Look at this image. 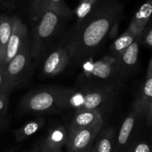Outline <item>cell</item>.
<instances>
[{
	"mask_svg": "<svg viewBox=\"0 0 152 152\" xmlns=\"http://www.w3.org/2000/svg\"><path fill=\"white\" fill-rule=\"evenodd\" d=\"M116 96V88L105 85L79 88H60L59 110H96L102 114L111 109Z\"/></svg>",
	"mask_w": 152,
	"mask_h": 152,
	"instance_id": "7a4b0ae2",
	"label": "cell"
},
{
	"mask_svg": "<svg viewBox=\"0 0 152 152\" xmlns=\"http://www.w3.org/2000/svg\"><path fill=\"white\" fill-rule=\"evenodd\" d=\"M139 39L140 43H142L145 46L151 48L152 46V28L151 25L148 24L145 27L141 34L137 37Z\"/></svg>",
	"mask_w": 152,
	"mask_h": 152,
	"instance_id": "7402d4cb",
	"label": "cell"
},
{
	"mask_svg": "<svg viewBox=\"0 0 152 152\" xmlns=\"http://www.w3.org/2000/svg\"><path fill=\"white\" fill-rule=\"evenodd\" d=\"M31 59L30 39L28 37L16 56L4 67L13 89L15 88L22 80V77L28 70Z\"/></svg>",
	"mask_w": 152,
	"mask_h": 152,
	"instance_id": "52a82bcc",
	"label": "cell"
},
{
	"mask_svg": "<svg viewBox=\"0 0 152 152\" xmlns=\"http://www.w3.org/2000/svg\"><path fill=\"white\" fill-rule=\"evenodd\" d=\"M19 147L16 146V147H13V148H10V149H7V151H4V152H18L19 151Z\"/></svg>",
	"mask_w": 152,
	"mask_h": 152,
	"instance_id": "83f0119b",
	"label": "cell"
},
{
	"mask_svg": "<svg viewBox=\"0 0 152 152\" xmlns=\"http://www.w3.org/2000/svg\"><path fill=\"white\" fill-rule=\"evenodd\" d=\"M45 123V120L43 117H39L35 120H31L25 123L22 127L13 131L15 137V141L16 142H21L28 139L41 130Z\"/></svg>",
	"mask_w": 152,
	"mask_h": 152,
	"instance_id": "e0dca14e",
	"label": "cell"
},
{
	"mask_svg": "<svg viewBox=\"0 0 152 152\" xmlns=\"http://www.w3.org/2000/svg\"><path fill=\"white\" fill-rule=\"evenodd\" d=\"M140 42L137 37L134 41L118 56H115L116 63L123 77L137 65L139 57Z\"/></svg>",
	"mask_w": 152,
	"mask_h": 152,
	"instance_id": "8fae6325",
	"label": "cell"
},
{
	"mask_svg": "<svg viewBox=\"0 0 152 152\" xmlns=\"http://www.w3.org/2000/svg\"><path fill=\"white\" fill-rule=\"evenodd\" d=\"M25 152H62L60 150H51L45 146L41 141L36 143L34 146Z\"/></svg>",
	"mask_w": 152,
	"mask_h": 152,
	"instance_id": "484cf974",
	"label": "cell"
},
{
	"mask_svg": "<svg viewBox=\"0 0 152 152\" xmlns=\"http://www.w3.org/2000/svg\"><path fill=\"white\" fill-rule=\"evenodd\" d=\"M68 129L88 127L104 123L102 114L96 110H77Z\"/></svg>",
	"mask_w": 152,
	"mask_h": 152,
	"instance_id": "4fadbf2b",
	"label": "cell"
},
{
	"mask_svg": "<svg viewBox=\"0 0 152 152\" xmlns=\"http://www.w3.org/2000/svg\"><path fill=\"white\" fill-rule=\"evenodd\" d=\"M152 13V0H146L139 7L132 17L127 31L132 32L137 37L145 27L149 23Z\"/></svg>",
	"mask_w": 152,
	"mask_h": 152,
	"instance_id": "5bb4252c",
	"label": "cell"
},
{
	"mask_svg": "<svg viewBox=\"0 0 152 152\" xmlns=\"http://www.w3.org/2000/svg\"><path fill=\"white\" fill-rule=\"evenodd\" d=\"M92 152H115V132L113 128H102L95 139Z\"/></svg>",
	"mask_w": 152,
	"mask_h": 152,
	"instance_id": "9a60e30c",
	"label": "cell"
},
{
	"mask_svg": "<svg viewBox=\"0 0 152 152\" xmlns=\"http://www.w3.org/2000/svg\"><path fill=\"white\" fill-rule=\"evenodd\" d=\"M88 152H89V151H88Z\"/></svg>",
	"mask_w": 152,
	"mask_h": 152,
	"instance_id": "1f68e13d",
	"label": "cell"
},
{
	"mask_svg": "<svg viewBox=\"0 0 152 152\" xmlns=\"http://www.w3.org/2000/svg\"><path fill=\"white\" fill-rule=\"evenodd\" d=\"M129 152H151V146L146 141H138L134 144Z\"/></svg>",
	"mask_w": 152,
	"mask_h": 152,
	"instance_id": "d4e9b609",
	"label": "cell"
},
{
	"mask_svg": "<svg viewBox=\"0 0 152 152\" xmlns=\"http://www.w3.org/2000/svg\"><path fill=\"white\" fill-rule=\"evenodd\" d=\"M44 3L46 6L50 7L51 10H54L61 18H67L69 19L74 16L73 10L67 5L65 0H39L37 3Z\"/></svg>",
	"mask_w": 152,
	"mask_h": 152,
	"instance_id": "44dd1931",
	"label": "cell"
},
{
	"mask_svg": "<svg viewBox=\"0 0 152 152\" xmlns=\"http://www.w3.org/2000/svg\"><path fill=\"white\" fill-rule=\"evenodd\" d=\"M97 1L98 0H80L79 4L73 11L74 15H75L77 17L76 28L80 26L84 22L85 19L94 8Z\"/></svg>",
	"mask_w": 152,
	"mask_h": 152,
	"instance_id": "ffe728a7",
	"label": "cell"
},
{
	"mask_svg": "<svg viewBox=\"0 0 152 152\" xmlns=\"http://www.w3.org/2000/svg\"><path fill=\"white\" fill-rule=\"evenodd\" d=\"M9 94L10 92L0 93V119L4 118L9 104Z\"/></svg>",
	"mask_w": 152,
	"mask_h": 152,
	"instance_id": "cb8c5ba5",
	"label": "cell"
},
{
	"mask_svg": "<svg viewBox=\"0 0 152 152\" xmlns=\"http://www.w3.org/2000/svg\"><path fill=\"white\" fill-rule=\"evenodd\" d=\"M0 3L7 7H14L16 0H0Z\"/></svg>",
	"mask_w": 152,
	"mask_h": 152,
	"instance_id": "4316f807",
	"label": "cell"
},
{
	"mask_svg": "<svg viewBox=\"0 0 152 152\" xmlns=\"http://www.w3.org/2000/svg\"><path fill=\"white\" fill-rule=\"evenodd\" d=\"M136 37L137 36L134 34L126 30L118 38L116 39L111 45L112 56L114 57L118 56L134 41Z\"/></svg>",
	"mask_w": 152,
	"mask_h": 152,
	"instance_id": "d6986e66",
	"label": "cell"
},
{
	"mask_svg": "<svg viewBox=\"0 0 152 152\" xmlns=\"http://www.w3.org/2000/svg\"><path fill=\"white\" fill-rule=\"evenodd\" d=\"M28 37V27L19 18L15 16L13 29L6 48L2 66L4 67L18 53L25 40Z\"/></svg>",
	"mask_w": 152,
	"mask_h": 152,
	"instance_id": "9c48e42d",
	"label": "cell"
},
{
	"mask_svg": "<svg viewBox=\"0 0 152 152\" xmlns=\"http://www.w3.org/2000/svg\"><path fill=\"white\" fill-rule=\"evenodd\" d=\"M14 19L15 16H0V65L1 66Z\"/></svg>",
	"mask_w": 152,
	"mask_h": 152,
	"instance_id": "ac0fdd59",
	"label": "cell"
},
{
	"mask_svg": "<svg viewBox=\"0 0 152 152\" xmlns=\"http://www.w3.org/2000/svg\"><path fill=\"white\" fill-rule=\"evenodd\" d=\"M132 109L144 117L146 126H151L152 123V59H150L145 74V81L140 92L135 99Z\"/></svg>",
	"mask_w": 152,
	"mask_h": 152,
	"instance_id": "ba28073f",
	"label": "cell"
},
{
	"mask_svg": "<svg viewBox=\"0 0 152 152\" xmlns=\"http://www.w3.org/2000/svg\"><path fill=\"white\" fill-rule=\"evenodd\" d=\"M39 1V0H31V4H34V3L37 2V1Z\"/></svg>",
	"mask_w": 152,
	"mask_h": 152,
	"instance_id": "f546056e",
	"label": "cell"
},
{
	"mask_svg": "<svg viewBox=\"0 0 152 152\" xmlns=\"http://www.w3.org/2000/svg\"><path fill=\"white\" fill-rule=\"evenodd\" d=\"M11 90H13V88L9 82L4 68L0 65V93L10 92Z\"/></svg>",
	"mask_w": 152,
	"mask_h": 152,
	"instance_id": "603a6c76",
	"label": "cell"
},
{
	"mask_svg": "<svg viewBox=\"0 0 152 152\" xmlns=\"http://www.w3.org/2000/svg\"><path fill=\"white\" fill-rule=\"evenodd\" d=\"M123 12V4L118 0H98L65 45L71 60L79 62L91 56L113 27L118 25Z\"/></svg>",
	"mask_w": 152,
	"mask_h": 152,
	"instance_id": "6da1fadb",
	"label": "cell"
},
{
	"mask_svg": "<svg viewBox=\"0 0 152 152\" xmlns=\"http://www.w3.org/2000/svg\"><path fill=\"white\" fill-rule=\"evenodd\" d=\"M68 139V129L62 126L52 128L48 133L47 136L42 139V143L51 150H60L65 145Z\"/></svg>",
	"mask_w": 152,
	"mask_h": 152,
	"instance_id": "2e32d148",
	"label": "cell"
},
{
	"mask_svg": "<svg viewBox=\"0 0 152 152\" xmlns=\"http://www.w3.org/2000/svg\"><path fill=\"white\" fill-rule=\"evenodd\" d=\"M69 53L65 48L62 46L56 48L49 54L45 61L42 72L47 77H54L64 71L71 62Z\"/></svg>",
	"mask_w": 152,
	"mask_h": 152,
	"instance_id": "30bf717a",
	"label": "cell"
},
{
	"mask_svg": "<svg viewBox=\"0 0 152 152\" xmlns=\"http://www.w3.org/2000/svg\"><path fill=\"white\" fill-rule=\"evenodd\" d=\"M32 10L39 18V22L34 28L32 39L30 40L31 58H37L42 53L48 42L57 31L61 16L54 10L39 2L31 4Z\"/></svg>",
	"mask_w": 152,
	"mask_h": 152,
	"instance_id": "3957f363",
	"label": "cell"
},
{
	"mask_svg": "<svg viewBox=\"0 0 152 152\" xmlns=\"http://www.w3.org/2000/svg\"><path fill=\"white\" fill-rule=\"evenodd\" d=\"M60 88H42L28 93L20 103L22 111L47 113L59 111Z\"/></svg>",
	"mask_w": 152,
	"mask_h": 152,
	"instance_id": "277c9868",
	"label": "cell"
},
{
	"mask_svg": "<svg viewBox=\"0 0 152 152\" xmlns=\"http://www.w3.org/2000/svg\"><path fill=\"white\" fill-rule=\"evenodd\" d=\"M103 126L104 123H99L88 127L68 129V139L65 143L68 152H88Z\"/></svg>",
	"mask_w": 152,
	"mask_h": 152,
	"instance_id": "8992f818",
	"label": "cell"
},
{
	"mask_svg": "<svg viewBox=\"0 0 152 152\" xmlns=\"http://www.w3.org/2000/svg\"><path fill=\"white\" fill-rule=\"evenodd\" d=\"M82 70L84 75L91 80L114 82L123 79L113 56H105L97 61L92 60L91 58L85 59Z\"/></svg>",
	"mask_w": 152,
	"mask_h": 152,
	"instance_id": "5b68a950",
	"label": "cell"
},
{
	"mask_svg": "<svg viewBox=\"0 0 152 152\" xmlns=\"http://www.w3.org/2000/svg\"><path fill=\"white\" fill-rule=\"evenodd\" d=\"M4 120H1V119H0V129H1V128H3V126H4Z\"/></svg>",
	"mask_w": 152,
	"mask_h": 152,
	"instance_id": "f1b7e54d",
	"label": "cell"
},
{
	"mask_svg": "<svg viewBox=\"0 0 152 152\" xmlns=\"http://www.w3.org/2000/svg\"><path fill=\"white\" fill-rule=\"evenodd\" d=\"M89 152H92L91 150H90V151H89Z\"/></svg>",
	"mask_w": 152,
	"mask_h": 152,
	"instance_id": "4dcf8cb0",
	"label": "cell"
},
{
	"mask_svg": "<svg viewBox=\"0 0 152 152\" xmlns=\"http://www.w3.org/2000/svg\"><path fill=\"white\" fill-rule=\"evenodd\" d=\"M141 117L140 114L132 109L130 114L123 120L116 140V150L120 151L128 145L136 129L138 120Z\"/></svg>",
	"mask_w": 152,
	"mask_h": 152,
	"instance_id": "7c38bea8",
	"label": "cell"
}]
</instances>
